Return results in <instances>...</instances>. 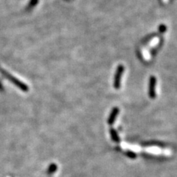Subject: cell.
Wrapping results in <instances>:
<instances>
[{"mask_svg":"<svg viewBox=\"0 0 177 177\" xmlns=\"http://www.w3.org/2000/svg\"><path fill=\"white\" fill-rule=\"evenodd\" d=\"M166 29H167V27H166L165 25H161L159 27V33H165L166 31Z\"/></svg>","mask_w":177,"mask_h":177,"instance_id":"obj_9","label":"cell"},{"mask_svg":"<svg viewBox=\"0 0 177 177\" xmlns=\"http://www.w3.org/2000/svg\"><path fill=\"white\" fill-rule=\"evenodd\" d=\"M109 131H110L111 137H112V140L115 142H120V137H119L118 134H117V132L116 131L115 129L112 128V129H110Z\"/></svg>","mask_w":177,"mask_h":177,"instance_id":"obj_5","label":"cell"},{"mask_svg":"<svg viewBox=\"0 0 177 177\" xmlns=\"http://www.w3.org/2000/svg\"><path fill=\"white\" fill-rule=\"evenodd\" d=\"M38 2H39V0H30V3L28 5V9L33 8L34 6H35L38 4Z\"/></svg>","mask_w":177,"mask_h":177,"instance_id":"obj_7","label":"cell"},{"mask_svg":"<svg viewBox=\"0 0 177 177\" xmlns=\"http://www.w3.org/2000/svg\"><path fill=\"white\" fill-rule=\"evenodd\" d=\"M119 112H120V109L117 107H114L113 108V109L111 112L110 114H109V117L108 118V120H107V123L108 124L110 125H112V124H114V121H115L116 118H117V116L118 115Z\"/></svg>","mask_w":177,"mask_h":177,"instance_id":"obj_4","label":"cell"},{"mask_svg":"<svg viewBox=\"0 0 177 177\" xmlns=\"http://www.w3.org/2000/svg\"><path fill=\"white\" fill-rule=\"evenodd\" d=\"M57 169H58V167H57L56 164L55 163L50 164V165L48 167V170H47V173H48L49 174H52L56 171Z\"/></svg>","mask_w":177,"mask_h":177,"instance_id":"obj_6","label":"cell"},{"mask_svg":"<svg viewBox=\"0 0 177 177\" xmlns=\"http://www.w3.org/2000/svg\"><path fill=\"white\" fill-rule=\"evenodd\" d=\"M125 67L120 64L119 65L117 68V71H116L115 76H114V87L116 89H119L120 87V81H121V77L124 72Z\"/></svg>","mask_w":177,"mask_h":177,"instance_id":"obj_2","label":"cell"},{"mask_svg":"<svg viewBox=\"0 0 177 177\" xmlns=\"http://www.w3.org/2000/svg\"><path fill=\"white\" fill-rule=\"evenodd\" d=\"M1 72L3 74V75L5 76V78H7L9 80H10V81H11L13 84H15L16 86H18V88H20L21 90L24 91V92H27V91L29 90L28 86H27L26 84H25L24 83H22V81H20L19 80H18L17 78H16L14 77V76H12V75H10V74H9L7 72H6V71L3 70V69H1Z\"/></svg>","mask_w":177,"mask_h":177,"instance_id":"obj_1","label":"cell"},{"mask_svg":"<svg viewBox=\"0 0 177 177\" xmlns=\"http://www.w3.org/2000/svg\"><path fill=\"white\" fill-rule=\"evenodd\" d=\"M126 155L129 157H130V158H131V159H134V158H135V157H137V154L134 152H133V151H131V150L127 151V152H126Z\"/></svg>","mask_w":177,"mask_h":177,"instance_id":"obj_8","label":"cell"},{"mask_svg":"<svg viewBox=\"0 0 177 177\" xmlns=\"http://www.w3.org/2000/svg\"><path fill=\"white\" fill-rule=\"evenodd\" d=\"M156 84H157V79L154 76H150L149 80V97L151 99L156 97Z\"/></svg>","mask_w":177,"mask_h":177,"instance_id":"obj_3","label":"cell"}]
</instances>
